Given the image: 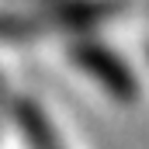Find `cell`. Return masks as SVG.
I'll return each instance as SVG.
<instances>
[{"instance_id": "1", "label": "cell", "mask_w": 149, "mask_h": 149, "mask_svg": "<svg viewBox=\"0 0 149 149\" xmlns=\"http://www.w3.org/2000/svg\"><path fill=\"white\" fill-rule=\"evenodd\" d=\"M70 56H73V63L94 83H101L111 94L114 101H125L128 104V101L139 97V80H135V73L128 70V63L114 49H108L104 42H97V38H76L73 49H70Z\"/></svg>"}, {"instance_id": "2", "label": "cell", "mask_w": 149, "mask_h": 149, "mask_svg": "<svg viewBox=\"0 0 149 149\" xmlns=\"http://www.w3.org/2000/svg\"><path fill=\"white\" fill-rule=\"evenodd\" d=\"M114 14H118L114 0H49L45 3V21L70 31H87L94 24H104Z\"/></svg>"}, {"instance_id": "3", "label": "cell", "mask_w": 149, "mask_h": 149, "mask_svg": "<svg viewBox=\"0 0 149 149\" xmlns=\"http://www.w3.org/2000/svg\"><path fill=\"white\" fill-rule=\"evenodd\" d=\"M7 111L14 114L21 135L28 139L31 149H59V135H56L52 121L45 118V111L38 108L35 101H28V97H14V101H7Z\"/></svg>"}]
</instances>
